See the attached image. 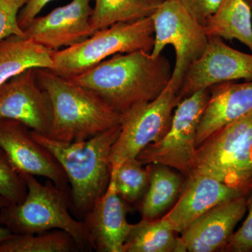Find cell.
Wrapping results in <instances>:
<instances>
[{"mask_svg": "<svg viewBox=\"0 0 252 252\" xmlns=\"http://www.w3.org/2000/svg\"><path fill=\"white\" fill-rule=\"evenodd\" d=\"M172 73L165 56L137 51L114 55L71 80L122 115L157 98L168 85Z\"/></svg>", "mask_w": 252, "mask_h": 252, "instance_id": "cell-1", "label": "cell"}, {"mask_svg": "<svg viewBox=\"0 0 252 252\" xmlns=\"http://www.w3.org/2000/svg\"><path fill=\"white\" fill-rule=\"evenodd\" d=\"M120 131L119 124L89 140L64 142L31 130L67 175L71 212L81 220L107 190L112 173L109 157Z\"/></svg>", "mask_w": 252, "mask_h": 252, "instance_id": "cell-2", "label": "cell"}, {"mask_svg": "<svg viewBox=\"0 0 252 252\" xmlns=\"http://www.w3.org/2000/svg\"><path fill=\"white\" fill-rule=\"evenodd\" d=\"M36 77L52 102L49 138L80 142L120 124L122 115L89 89L44 68H36Z\"/></svg>", "mask_w": 252, "mask_h": 252, "instance_id": "cell-3", "label": "cell"}, {"mask_svg": "<svg viewBox=\"0 0 252 252\" xmlns=\"http://www.w3.org/2000/svg\"><path fill=\"white\" fill-rule=\"evenodd\" d=\"M22 175L28 189L26 198L21 203L0 207V225L15 235L64 230L74 238L81 252L94 250L84 220H76L71 213L69 189L60 188L49 180L43 185L36 176Z\"/></svg>", "mask_w": 252, "mask_h": 252, "instance_id": "cell-4", "label": "cell"}, {"mask_svg": "<svg viewBox=\"0 0 252 252\" xmlns=\"http://www.w3.org/2000/svg\"><path fill=\"white\" fill-rule=\"evenodd\" d=\"M154 44L152 17L117 23L96 31L79 44L53 51V65L49 70L72 79L114 55L137 51L151 52Z\"/></svg>", "mask_w": 252, "mask_h": 252, "instance_id": "cell-5", "label": "cell"}, {"mask_svg": "<svg viewBox=\"0 0 252 252\" xmlns=\"http://www.w3.org/2000/svg\"><path fill=\"white\" fill-rule=\"evenodd\" d=\"M191 175L213 177L248 194L252 188V112L199 146Z\"/></svg>", "mask_w": 252, "mask_h": 252, "instance_id": "cell-6", "label": "cell"}, {"mask_svg": "<svg viewBox=\"0 0 252 252\" xmlns=\"http://www.w3.org/2000/svg\"><path fill=\"white\" fill-rule=\"evenodd\" d=\"M210 96V89H203L181 100L165 135L147 145L137 156L141 163L165 165L188 177L196 153L199 123Z\"/></svg>", "mask_w": 252, "mask_h": 252, "instance_id": "cell-7", "label": "cell"}, {"mask_svg": "<svg viewBox=\"0 0 252 252\" xmlns=\"http://www.w3.org/2000/svg\"><path fill=\"white\" fill-rule=\"evenodd\" d=\"M178 87L169 82L157 98L136 105L121 117V131L111 151V167L117 168L128 159L137 158L149 144L166 133L174 112L180 102Z\"/></svg>", "mask_w": 252, "mask_h": 252, "instance_id": "cell-8", "label": "cell"}, {"mask_svg": "<svg viewBox=\"0 0 252 252\" xmlns=\"http://www.w3.org/2000/svg\"><path fill=\"white\" fill-rule=\"evenodd\" d=\"M152 18L154 44L151 54L157 57L167 45L174 48L175 65L170 82L180 89L189 67L206 49L209 36L179 0H165Z\"/></svg>", "mask_w": 252, "mask_h": 252, "instance_id": "cell-9", "label": "cell"}, {"mask_svg": "<svg viewBox=\"0 0 252 252\" xmlns=\"http://www.w3.org/2000/svg\"><path fill=\"white\" fill-rule=\"evenodd\" d=\"M252 81V54L230 47L223 39L209 36L202 56L186 73L180 91V101L190 94L221 83Z\"/></svg>", "mask_w": 252, "mask_h": 252, "instance_id": "cell-10", "label": "cell"}, {"mask_svg": "<svg viewBox=\"0 0 252 252\" xmlns=\"http://www.w3.org/2000/svg\"><path fill=\"white\" fill-rule=\"evenodd\" d=\"M0 118L14 119L40 135H49L52 102L38 84L36 68L26 69L0 87Z\"/></svg>", "mask_w": 252, "mask_h": 252, "instance_id": "cell-11", "label": "cell"}, {"mask_svg": "<svg viewBox=\"0 0 252 252\" xmlns=\"http://www.w3.org/2000/svg\"><path fill=\"white\" fill-rule=\"evenodd\" d=\"M0 148L21 174L46 177L60 188L69 189L67 175L56 158L36 142L23 123L0 118Z\"/></svg>", "mask_w": 252, "mask_h": 252, "instance_id": "cell-12", "label": "cell"}, {"mask_svg": "<svg viewBox=\"0 0 252 252\" xmlns=\"http://www.w3.org/2000/svg\"><path fill=\"white\" fill-rule=\"evenodd\" d=\"M92 0H72L44 16H36L24 30L26 38L51 51L70 47L94 34L90 18Z\"/></svg>", "mask_w": 252, "mask_h": 252, "instance_id": "cell-13", "label": "cell"}, {"mask_svg": "<svg viewBox=\"0 0 252 252\" xmlns=\"http://www.w3.org/2000/svg\"><path fill=\"white\" fill-rule=\"evenodd\" d=\"M247 195L219 204L190 223L181 233L186 252L223 251L235 226L246 213Z\"/></svg>", "mask_w": 252, "mask_h": 252, "instance_id": "cell-14", "label": "cell"}, {"mask_svg": "<svg viewBox=\"0 0 252 252\" xmlns=\"http://www.w3.org/2000/svg\"><path fill=\"white\" fill-rule=\"evenodd\" d=\"M127 205L117 193L112 172L105 193L83 219L96 252H123L124 243L133 227L126 217Z\"/></svg>", "mask_w": 252, "mask_h": 252, "instance_id": "cell-15", "label": "cell"}, {"mask_svg": "<svg viewBox=\"0 0 252 252\" xmlns=\"http://www.w3.org/2000/svg\"><path fill=\"white\" fill-rule=\"evenodd\" d=\"M181 193L171 210L162 217L177 233L212 207L248 194L213 177L200 175L189 176Z\"/></svg>", "mask_w": 252, "mask_h": 252, "instance_id": "cell-16", "label": "cell"}, {"mask_svg": "<svg viewBox=\"0 0 252 252\" xmlns=\"http://www.w3.org/2000/svg\"><path fill=\"white\" fill-rule=\"evenodd\" d=\"M210 91L197 130V148L220 129L252 112V81L221 83L211 86Z\"/></svg>", "mask_w": 252, "mask_h": 252, "instance_id": "cell-17", "label": "cell"}, {"mask_svg": "<svg viewBox=\"0 0 252 252\" xmlns=\"http://www.w3.org/2000/svg\"><path fill=\"white\" fill-rule=\"evenodd\" d=\"M53 51L21 36H11L0 41V87L30 68L51 69Z\"/></svg>", "mask_w": 252, "mask_h": 252, "instance_id": "cell-18", "label": "cell"}, {"mask_svg": "<svg viewBox=\"0 0 252 252\" xmlns=\"http://www.w3.org/2000/svg\"><path fill=\"white\" fill-rule=\"evenodd\" d=\"M204 27L207 36L236 39L252 54V11L246 0H220Z\"/></svg>", "mask_w": 252, "mask_h": 252, "instance_id": "cell-19", "label": "cell"}, {"mask_svg": "<svg viewBox=\"0 0 252 252\" xmlns=\"http://www.w3.org/2000/svg\"><path fill=\"white\" fill-rule=\"evenodd\" d=\"M178 233L162 217L133 224L123 252H185Z\"/></svg>", "mask_w": 252, "mask_h": 252, "instance_id": "cell-20", "label": "cell"}, {"mask_svg": "<svg viewBox=\"0 0 252 252\" xmlns=\"http://www.w3.org/2000/svg\"><path fill=\"white\" fill-rule=\"evenodd\" d=\"M150 181L141 200L140 211L142 219L155 220L166 212L178 198L184 187L183 181L171 167L151 165Z\"/></svg>", "mask_w": 252, "mask_h": 252, "instance_id": "cell-21", "label": "cell"}, {"mask_svg": "<svg viewBox=\"0 0 252 252\" xmlns=\"http://www.w3.org/2000/svg\"><path fill=\"white\" fill-rule=\"evenodd\" d=\"M165 0H94L90 18L94 32L119 23L150 18Z\"/></svg>", "mask_w": 252, "mask_h": 252, "instance_id": "cell-22", "label": "cell"}, {"mask_svg": "<svg viewBox=\"0 0 252 252\" xmlns=\"http://www.w3.org/2000/svg\"><path fill=\"white\" fill-rule=\"evenodd\" d=\"M81 252L74 238L64 230L55 229L29 235H14L0 243V252Z\"/></svg>", "mask_w": 252, "mask_h": 252, "instance_id": "cell-23", "label": "cell"}, {"mask_svg": "<svg viewBox=\"0 0 252 252\" xmlns=\"http://www.w3.org/2000/svg\"><path fill=\"white\" fill-rule=\"evenodd\" d=\"M142 165L135 158L125 160L117 168L112 169L117 193L128 205L142 200L148 188L152 167L151 165H147L144 168Z\"/></svg>", "mask_w": 252, "mask_h": 252, "instance_id": "cell-24", "label": "cell"}, {"mask_svg": "<svg viewBox=\"0 0 252 252\" xmlns=\"http://www.w3.org/2000/svg\"><path fill=\"white\" fill-rule=\"evenodd\" d=\"M24 177L0 148V195L11 205L21 203L27 195Z\"/></svg>", "mask_w": 252, "mask_h": 252, "instance_id": "cell-25", "label": "cell"}, {"mask_svg": "<svg viewBox=\"0 0 252 252\" xmlns=\"http://www.w3.org/2000/svg\"><path fill=\"white\" fill-rule=\"evenodd\" d=\"M29 0H0V41L11 36L26 38L18 15Z\"/></svg>", "mask_w": 252, "mask_h": 252, "instance_id": "cell-26", "label": "cell"}, {"mask_svg": "<svg viewBox=\"0 0 252 252\" xmlns=\"http://www.w3.org/2000/svg\"><path fill=\"white\" fill-rule=\"evenodd\" d=\"M248 216L243 225L233 233L223 248V252H248L252 251V188L247 195Z\"/></svg>", "mask_w": 252, "mask_h": 252, "instance_id": "cell-27", "label": "cell"}, {"mask_svg": "<svg viewBox=\"0 0 252 252\" xmlns=\"http://www.w3.org/2000/svg\"><path fill=\"white\" fill-rule=\"evenodd\" d=\"M187 11L199 23L205 26L209 18L216 11L220 0H179Z\"/></svg>", "mask_w": 252, "mask_h": 252, "instance_id": "cell-28", "label": "cell"}, {"mask_svg": "<svg viewBox=\"0 0 252 252\" xmlns=\"http://www.w3.org/2000/svg\"><path fill=\"white\" fill-rule=\"evenodd\" d=\"M52 1L54 0H29L18 15L20 27L24 31L31 21L39 15L41 10Z\"/></svg>", "mask_w": 252, "mask_h": 252, "instance_id": "cell-29", "label": "cell"}, {"mask_svg": "<svg viewBox=\"0 0 252 252\" xmlns=\"http://www.w3.org/2000/svg\"><path fill=\"white\" fill-rule=\"evenodd\" d=\"M9 205H11L9 202L0 195V207L8 206ZM14 235L7 228L0 225V243L11 238Z\"/></svg>", "mask_w": 252, "mask_h": 252, "instance_id": "cell-30", "label": "cell"}, {"mask_svg": "<svg viewBox=\"0 0 252 252\" xmlns=\"http://www.w3.org/2000/svg\"><path fill=\"white\" fill-rule=\"evenodd\" d=\"M246 1L248 3V4L250 5V8H251L252 11V0H246Z\"/></svg>", "mask_w": 252, "mask_h": 252, "instance_id": "cell-31", "label": "cell"}]
</instances>
